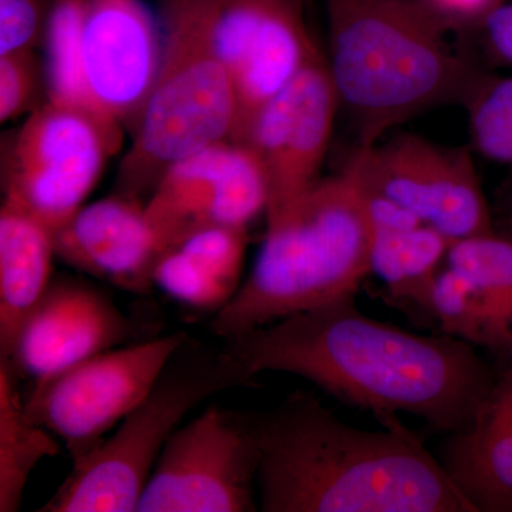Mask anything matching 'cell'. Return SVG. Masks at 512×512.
<instances>
[{"label": "cell", "instance_id": "cell-1", "mask_svg": "<svg viewBox=\"0 0 512 512\" xmlns=\"http://www.w3.org/2000/svg\"><path fill=\"white\" fill-rule=\"evenodd\" d=\"M251 379L285 372L376 417L407 413L431 429L466 430L497 373L463 340L369 318L343 296L224 339Z\"/></svg>", "mask_w": 512, "mask_h": 512}, {"label": "cell", "instance_id": "cell-2", "mask_svg": "<svg viewBox=\"0 0 512 512\" xmlns=\"http://www.w3.org/2000/svg\"><path fill=\"white\" fill-rule=\"evenodd\" d=\"M264 512H476L397 414L349 426L308 393L247 413Z\"/></svg>", "mask_w": 512, "mask_h": 512}, {"label": "cell", "instance_id": "cell-3", "mask_svg": "<svg viewBox=\"0 0 512 512\" xmlns=\"http://www.w3.org/2000/svg\"><path fill=\"white\" fill-rule=\"evenodd\" d=\"M326 8V62L360 147L433 107L467 104L483 83L419 0H326Z\"/></svg>", "mask_w": 512, "mask_h": 512}, {"label": "cell", "instance_id": "cell-4", "mask_svg": "<svg viewBox=\"0 0 512 512\" xmlns=\"http://www.w3.org/2000/svg\"><path fill=\"white\" fill-rule=\"evenodd\" d=\"M266 221L251 274L211 320L222 340L356 295L372 274L373 228L348 175L319 178Z\"/></svg>", "mask_w": 512, "mask_h": 512}, {"label": "cell", "instance_id": "cell-5", "mask_svg": "<svg viewBox=\"0 0 512 512\" xmlns=\"http://www.w3.org/2000/svg\"><path fill=\"white\" fill-rule=\"evenodd\" d=\"M164 50L114 194L147 202L167 171L205 148L231 141L238 103L231 73L211 45L195 0H161Z\"/></svg>", "mask_w": 512, "mask_h": 512}, {"label": "cell", "instance_id": "cell-6", "mask_svg": "<svg viewBox=\"0 0 512 512\" xmlns=\"http://www.w3.org/2000/svg\"><path fill=\"white\" fill-rule=\"evenodd\" d=\"M245 370L220 348L188 336L147 396L116 431L73 461L40 512H134L161 451L188 413L214 394L248 386Z\"/></svg>", "mask_w": 512, "mask_h": 512}, {"label": "cell", "instance_id": "cell-7", "mask_svg": "<svg viewBox=\"0 0 512 512\" xmlns=\"http://www.w3.org/2000/svg\"><path fill=\"white\" fill-rule=\"evenodd\" d=\"M123 130L92 111L47 100L16 134L3 170V201L56 232L83 207Z\"/></svg>", "mask_w": 512, "mask_h": 512}, {"label": "cell", "instance_id": "cell-8", "mask_svg": "<svg viewBox=\"0 0 512 512\" xmlns=\"http://www.w3.org/2000/svg\"><path fill=\"white\" fill-rule=\"evenodd\" d=\"M259 448L247 413L210 406L167 441L138 512H254Z\"/></svg>", "mask_w": 512, "mask_h": 512}, {"label": "cell", "instance_id": "cell-9", "mask_svg": "<svg viewBox=\"0 0 512 512\" xmlns=\"http://www.w3.org/2000/svg\"><path fill=\"white\" fill-rule=\"evenodd\" d=\"M187 333L144 340L83 360L33 384L26 410L66 444L73 461L99 446L137 406Z\"/></svg>", "mask_w": 512, "mask_h": 512}, {"label": "cell", "instance_id": "cell-10", "mask_svg": "<svg viewBox=\"0 0 512 512\" xmlns=\"http://www.w3.org/2000/svg\"><path fill=\"white\" fill-rule=\"evenodd\" d=\"M343 174L389 198L430 227L458 239L494 234L473 158L414 134L357 148Z\"/></svg>", "mask_w": 512, "mask_h": 512}, {"label": "cell", "instance_id": "cell-11", "mask_svg": "<svg viewBox=\"0 0 512 512\" xmlns=\"http://www.w3.org/2000/svg\"><path fill=\"white\" fill-rule=\"evenodd\" d=\"M211 45L231 73L241 143L259 111L322 55L306 22L305 0H195Z\"/></svg>", "mask_w": 512, "mask_h": 512}, {"label": "cell", "instance_id": "cell-12", "mask_svg": "<svg viewBox=\"0 0 512 512\" xmlns=\"http://www.w3.org/2000/svg\"><path fill=\"white\" fill-rule=\"evenodd\" d=\"M268 202L261 161L244 144L228 140L174 164L148 198L146 215L165 254L200 229H248L266 214Z\"/></svg>", "mask_w": 512, "mask_h": 512}, {"label": "cell", "instance_id": "cell-13", "mask_svg": "<svg viewBox=\"0 0 512 512\" xmlns=\"http://www.w3.org/2000/svg\"><path fill=\"white\" fill-rule=\"evenodd\" d=\"M339 106L328 62L320 55L255 117L239 144L259 158L268 178L266 220L319 180Z\"/></svg>", "mask_w": 512, "mask_h": 512}, {"label": "cell", "instance_id": "cell-14", "mask_svg": "<svg viewBox=\"0 0 512 512\" xmlns=\"http://www.w3.org/2000/svg\"><path fill=\"white\" fill-rule=\"evenodd\" d=\"M163 50L160 19L143 0H89L82 69L97 116L133 131L156 83Z\"/></svg>", "mask_w": 512, "mask_h": 512}, {"label": "cell", "instance_id": "cell-15", "mask_svg": "<svg viewBox=\"0 0 512 512\" xmlns=\"http://www.w3.org/2000/svg\"><path fill=\"white\" fill-rule=\"evenodd\" d=\"M137 325L84 279L56 276L19 330L6 360L33 384L133 342Z\"/></svg>", "mask_w": 512, "mask_h": 512}, {"label": "cell", "instance_id": "cell-16", "mask_svg": "<svg viewBox=\"0 0 512 512\" xmlns=\"http://www.w3.org/2000/svg\"><path fill=\"white\" fill-rule=\"evenodd\" d=\"M56 255L67 265L127 292L147 293L161 258L146 202L113 194L83 205L55 232Z\"/></svg>", "mask_w": 512, "mask_h": 512}, {"label": "cell", "instance_id": "cell-17", "mask_svg": "<svg viewBox=\"0 0 512 512\" xmlns=\"http://www.w3.org/2000/svg\"><path fill=\"white\" fill-rule=\"evenodd\" d=\"M439 460L476 512H512V362L470 426L448 434Z\"/></svg>", "mask_w": 512, "mask_h": 512}, {"label": "cell", "instance_id": "cell-18", "mask_svg": "<svg viewBox=\"0 0 512 512\" xmlns=\"http://www.w3.org/2000/svg\"><path fill=\"white\" fill-rule=\"evenodd\" d=\"M248 229L208 227L161 256L154 286L175 301L217 313L238 292Z\"/></svg>", "mask_w": 512, "mask_h": 512}, {"label": "cell", "instance_id": "cell-19", "mask_svg": "<svg viewBox=\"0 0 512 512\" xmlns=\"http://www.w3.org/2000/svg\"><path fill=\"white\" fill-rule=\"evenodd\" d=\"M55 232L16 205L0 208V359L52 284Z\"/></svg>", "mask_w": 512, "mask_h": 512}, {"label": "cell", "instance_id": "cell-20", "mask_svg": "<svg viewBox=\"0 0 512 512\" xmlns=\"http://www.w3.org/2000/svg\"><path fill=\"white\" fill-rule=\"evenodd\" d=\"M451 241L430 225L402 231H373L370 266L394 302L433 320L431 293Z\"/></svg>", "mask_w": 512, "mask_h": 512}, {"label": "cell", "instance_id": "cell-21", "mask_svg": "<svg viewBox=\"0 0 512 512\" xmlns=\"http://www.w3.org/2000/svg\"><path fill=\"white\" fill-rule=\"evenodd\" d=\"M18 375L0 359V512L19 511L30 474L46 457L60 453V444L26 410Z\"/></svg>", "mask_w": 512, "mask_h": 512}, {"label": "cell", "instance_id": "cell-22", "mask_svg": "<svg viewBox=\"0 0 512 512\" xmlns=\"http://www.w3.org/2000/svg\"><path fill=\"white\" fill-rule=\"evenodd\" d=\"M431 313L441 333L510 359L512 343L476 285L450 266L441 269L431 293Z\"/></svg>", "mask_w": 512, "mask_h": 512}, {"label": "cell", "instance_id": "cell-23", "mask_svg": "<svg viewBox=\"0 0 512 512\" xmlns=\"http://www.w3.org/2000/svg\"><path fill=\"white\" fill-rule=\"evenodd\" d=\"M87 2L89 0H52L45 36L47 100L72 104L96 114L84 86L82 69Z\"/></svg>", "mask_w": 512, "mask_h": 512}, {"label": "cell", "instance_id": "cell-24", "mask_svg": "<svg viewBox=\"0 0 512 512\" xmlns=\"http://www.w3.org/2000/svg\"><path fill=\"white\" fill-rule=\"evenodd\" d=\"M446 265L477 286L512 343V242L495 234L458 239Z\"/></svg>", "mask_w": 512, "mask_h": 512}, {"label": "cell", "instance_id": "cell-25", "mask_svg": "<svg viewBox=\"0 0 512 512\" xmlns=\"http://www.w3.org/2000/svg\"><path fill=\"white\" fill-rule=\"evenodd\" d=\"M467 106L477 150L491 160L512 163V77L481 83Z\"/></svg>", "mask_w": 512, "mask_h": 512}, {"label": "cell", "instance_id": "cell-26", "mask_svg": "<svg viewBox=\"0 0 512 512\" xmlns=\"http://www.w3.org/2000/svg\"><path fill=\"white\" fill-rule=\"evenodd\" d=\"M39 69L33 50L0 56V121L32 113L40 89Z\"/></svg>", "mask_w": 512, "mask_h": 512}, {"label": "cell", "instance_id": "cell-27", "mask_svg": "<svg viewBox=\"0 0 512 512\" xmlns=\"http://www.w3.org/2000/svg\"><path fill=\"white\" fill-rule=\"evenodd\" d=\"M52 0H0V56L29 52L45 39Z\"/></svg>", "mask_w": 512, "mask_h": 512}, {"label": "cell", "instance_id": "cell-28", "mask_svg": "<svg viewBox=\"0 0 512 512\" xmlns=\"http://www.w3.org/2000/svg\"><path fill=\"white\" fill-rule=\"evenodd\" d=\"M448 29L483 23L503 0H419Z\"/></svg>", "mask_w": 512, "mask_h": 512}, {"label": "cell", "instance_id": "cell-29", "mask_svg": "<svg viewBox=\"0 0 512 512\" xmlns=\"http://www.w3.org/2000/svg\"><path fill=\"white\" fill-rule=\"evenodd\" d=\"M359 191L365 201L367 217L373 231H402L424 224L417 215L397 202L375 192L363 191L360 188Z\"/></svg>", "mask_w": 512, "mask_h": 512}, {"label": "cell", "instance_id": "cell-30", "mask_svg": "<svg viewBox=\"0 0 512 512\" xmlns=\"http://www.w3.org/2000/svg\"><path fill=\"white\" fill-rule=\"evenodd\" d=\"M488 47L497 59L512 64V2L501 3L484 19Z\"/></svg>", "mask_w": 512, "mask_h": 512}]
</instances>
